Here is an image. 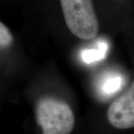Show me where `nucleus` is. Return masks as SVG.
Segmentation results:
<instances>
[{"label": "nucleus", "mask_w": 134, "mask_h": 134, "mask_svg": "<svg viewBox=\"0 0 134 134\" xmlns=\"http://www.w3.org/2000/svg\"><path fill=\"white\" fill-rule=\"evenodd\" d=\"M63 23L77 38H96L100 29V16L96 0H54Z\"/></svg>", "instance_id": "obj_1"}, {"label": "nucleus", "mask_w": 134, "mask_h": 134, "mask_svg": "<svg viewBox=\"0 0 134 134\" xmlns=\"http://www.w3.org/2000/svg\"><path fill=\"white\" fill-rule=\"evenodd\" d=\"M35 116L43 134H71L75 125V114L69 104L52 96L38 100Z\"/></svg>", "instance_id": "obj_2"}, {"label": "nucleus", "mask_w": 134, "mask_h": 134, "mask_svg": "<svg viewBox=\"0 0 134 134\" xmlns=\"http://www.w3.org/2000/svg\"><path fill=\"white\" fill-rule=\"evenodd\" d=\"M107 119L116 129L134 127V81L126 91L109 106Z\"/></svg>", "instance_id": "obj_3"}, {"label": "nucleus", "mask_w": 134, "mask_h": 134, "mask_svg": "<svg viewBox=\"0 0 134 134\" xmlns=\"http://www.w3.org/2000/svg\"><path fill=\"white\" fill-rule=\"evenodd\" d=\"M14 41V35L5 23H0V47L2 50L8 48Z\"/></svg>", "instance_id": "obj_4"}, {"label": "nucleus", "mask_w": 134, "mask_h": 134, "mask_svg": "<svg viewBox=\"0 0 134 134\" xmlns=\"http://www.w3.org/2000/svg\"><path fill=\"white\" fill-rule=\"evenodd\" d=\"M111 2H115V3H120V2H124L126 0H108Z\"/></svg>", "instance_id": "obj_5"}]
</instances>
